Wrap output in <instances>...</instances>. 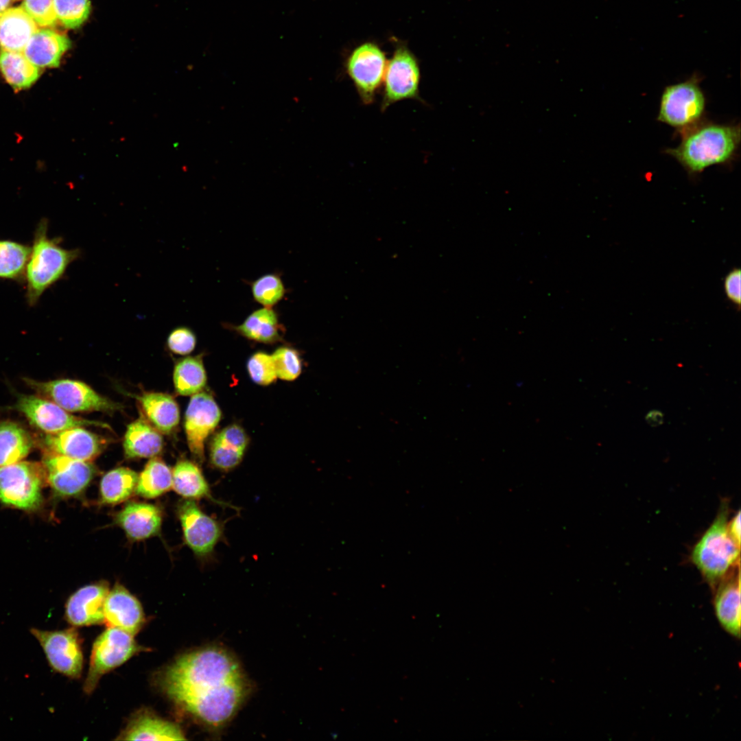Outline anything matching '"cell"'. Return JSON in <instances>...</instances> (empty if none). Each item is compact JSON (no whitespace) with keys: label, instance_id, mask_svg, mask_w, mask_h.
I'll use <instances>...</instances> for the list:
<instances>
[{"label":"cell","instance_id":"16","mask_svg":"<svg viewBox=\"0 0 741 741\" xmlns=\"http://www.w3.org/2000/svg\"><path fill=\"white\" fill-rule=\"evenodd\" d=\"M44 444L48 451L73 459L91 462L106 445L105 438L90 432L84 427H75L46 434Z\"/></svg>","mask_w":741,"mask_h":741},{"label":"cell","instance_id":"28","mask_svg":"<svg viewBox=\"0 0 741 741\" xmlns=\"http://www.w3.org/2000/svg\"><path fill=\"white\" fill-rule=\"evenodd\" d=\"M32 446V436L21 425L12 421L0 422V467L21 461Z\"/></svg>","mask_w":741,"mask_h":741},{"label":"cell","instance_id":"27","mask_svg":"<svg viewBox=\"0 0 741 741\" xmlns=\"http://www.w3.org/2000/svg\"><path fill=\"white\" fill-rule=\"evenodd\" d=\"M233 328L241 336L262 343H274L281 339V325L272 307H263L253 311L242 323Z\"/></svg>","mask_w":741,"mask_h":741},{"label":"cell","instance_id":"35","mask_svg":"<svg viewBox=\"0 0 741 741\" xmlns=\"http://www.w3.org/2000/svg\"><path fill=\"white\" fill-rule=\"evenodd\" d=\"M58 20L67 28L80 27L88 18L89 0H53Z\"/></svg>","mask_w":741,"mask_h":741},{"label":"cell","instance_id":"17","mask_svg":"<svg viewBox=\"0 0 741 741\" xmlns=\"http://www.w3.org/2000/svg\"><path fill=\"white\" fill-rule=\"evenodd\" d=\"M109 591V585L104 581L80 588L66 602L67 621L75 627L104 624V604Z\"/></svg>","mask_w":741,"mask_h":741},{"label":"cell","instance_id":"20","mask_svg":"<svg viewBox=\"0 0 741 741\" xmlns=\"http://www.w3.org/2000/svg\"><path fill=\"white\" fill-rule=\"evenodd\" d=\"M117 740H183L181 728L147 710L133 716Z\"/></svg>","mask_w":741,"mask_h":741},{"label":"cell","instance_id":"15","mask_svg":"<svg viewBox=\"0 0 741 741\" xmlns=\"http://www.w3.org/2000/svg\"><path fill=\"white\" fill-rule=\"evenodd\" d=\"M49 483L58 494L74 496L82 493L93 478L96 469L91 462L48 451L43 459Z\"/></svg>","mask_w":741,"mask_h":741},{"label":"cell","instance_id":"2","mask_svg":"<svg viewBox=\"0 0 741 741\" xmlns=\"http://www.w3.org/2000/svg\"><path fill=\"white\" fill-rule=\"evenodd\" d=\"M681 133L680 144L666 152L691 174L729 161L740 142L739 126L699 122Z\"/></svg>","mask_w":741,"mask_h":741},{"label":"cell","instance_id":"33","mask_svg":"<svg viewBox=\"0 0 741 741\" xmlns=\"http://www.w3.org/2000/svg\"><path fill=\"white\" fill-rule=\"evenodd\" d=\"M31 247L9 239H0V279L24 282Z\"/></svg>","mask_w":741,"mask_h":741},{"label":"cell","instance_id":"26","mask_svg":"<svg viewBox=\"0 0 741 741\" xmlns=\"http://www.w3.org/2000/svg\"><path fill=\"white\" fill-rule=\"evenodd\" d=\"M172 472V488L180 495L190 499L205 498L220 506L233 507L213 497L202 471L194 462L188 460H179Z\"/></svg>","mask_w":741,"mask_h":741},{"label":"cell","instance_id":"3","mask_svg":"<svg viewBox=\"0 0 741 741\" xmlns=\"http://www.w3.org/2000/svg\"><path fill=\"white\" fill-rule=\"evenodd\" d=\"M729 508L722 500L717 515L693 546L690 560L714 590L740 567V543L729 532Z\"/></svg>","mask_w":741,"mask_h":741},{"label":"cell","instance_id":"25","mask_svg":"<svg viewBox=\"0 0 741 741\" xmlns=\"http://www.w3.org/2000/svg\"><path fill=\"white\" fill-rule=\"evenodd\" d=\"M163 445L160 432L145 419H137L128 425L123 445L127 458L155 457L161 451Z\"/></svg>","mask_w":741,"mask_h":741},{"label":"cell","instance_id":"1","mask_svg":"<svg viewBox=\"0 0 741 741\" xmlns=\"http://www.w3.org/2000/svg\"><path fill=\"white\" fill-rule=\"evenodd\" d=\"M161 686L182 710L215 730L235 717L250 691L236 657L218 646L179 657L165 669Z\"/></svg>","mask_w":741,"mask_h":741},{"label":"cell","instance_id":"42","mask_svg":"<svg viewBox=\"0 0 741 741\" xmlns=\"http://www.w3.org/2000/svg\"><path fill=\"white\" fill-rule=\"evenodd\" d=\"M723 287L728 300L739 309L741 305V271L739 268L733 269L725 276Z\"/></svg>","mask_w":741,"mask_h":741},{"label":"cell","instance_id":"9","mask_svg":"<svg viewBox=\"0 0 741 741\" xmlns=\"http://www.w3.org/2000/svg\"><path fill=\"white\" fill-rule=\"evenodd\" d=\"M421 72L417 60L406 48L399 47L387 63L383 81L381 110L405 99L422 102L419 86Z\"/></svg>","mask_w":741,"mask_h":741},{"label":"cell","instance_id":"11","mask_svg":"<svg viewBox=\"0 0 741 741\" xmlns=\"http://www.w3.org/2000/svg\"><path fill=\"white\" fill-rule=\"evenodd\" d=\"M41 483L35 463L19 461L0 467V501L20 509L34 508L41 501Z\"/></svg>","mask_w":741,"mask_h":741},{"label":"cell","instance_id":"31","mask_svg":"<svg viewBox=\"0 0 741 741\" xmlns=\"http://www.w3.org/2000/svg\"><path fill=\"white\" fill-rule=\"evenodd\" d=\"M172 486V472L159 458L153 457L139 475L135 493L145 498H155Z\"/></svg>","mask_w":741,"mask_h":741},{"label":"cell","instance_id":"5","mask_svg":"<svg viewBox=\"0 0 741 741\" xmlns=\"http://www.w3.org/2000/svg\"><path fill=\"white\" fill-rule=\"evenodd\" d=\"M705 109V95L699 78L665 87L661 96L658 121L682 132L700 122Z\"/></svg>","mask_w":741,"mask_h":741},{"label":"cell","instance_id":"8","mask_svg":"<svg viewBox=\"0 0 741 741\" xmlns=\"http://www.w3.org/2000/svg\"><path fill=\"white\" fill-rule=\"evenodd\" d=\"M384 53L367 43L356 47L347 58L346 72L363 104H372L383 84L387 66Z\"/></svg>","mask_w":741,"mask_h":741},{"label":"cell","instance_id":"12","mask_svg":"<svg viewBox=\"0 0 741 741\" xmlns=\"http://www.w3.org/2000/svg\"><path fill=\"white\" fill-rule=\"evenodd\" d=\"M178 515L188 547L199 558L211 557L216 545L224 539V524L206 514L190 499L180 503Z\"/></svg>","mask_w":741,"mask_h":741},{"label":"cell","instance_id":"18","mask_svg":"<svg viewBox=\"0 0 741 741\" xmlns=\"http://www.w3.org/2000/svg\"><path fill=\"white\" fill-rule=\"evenodd\" d=\"M145 622L139 601L124 586L116 584L109 591L105 601L104 624L108 628H117L134 636Z\"/></svg>","mask_w":741,"mask_h":741},{"label":"cell","instance_id":"23","mask_svg":"<svg viewBox=\"0 0 741 741\" xmlns=\"http://www.w3.org/2000/svg\"><path fill=\"white\" fill-rule=\"evenodd\" d=\"M37 24L21 7L8 8L0 14V46L3 50L23 52Z\"/></svg>","mask_w":741,"mask_h":741},{"label":"cell","instance_id":"36","mask_svg":"<svg viewBox=\"0 0 741 741\" xmlns=\"http://www.w3.org/2000/svg\"><path fill=\"white\" fill-rule=\"evenodd\" d=\"M277 377L286 381L296 379L301 373V360L298 352L290 347L278 348L272 355Z\"/></svg>","mask_w":741,"mask_h":741},{"label":"cell","instance_id":"40","mask_svg":"<svg viewBox=\"0 0 741 741\" xmlns=\"http://www.w3.org/2000/svg\"><path fill=\"white\" fill-rule=\"evenodd\" d=\"M167 343L172 352L179 355H186L194 349L196 338L190 329L181 327L174 329L169 333Z\"/></svg>","mask_w":741,"mask_h":741},{"label":"cell","instance_id":"45","mask_svg":"<svg viewBox=\"0 0 741 741\" xmlns=\"http://www.w3.org/2000/svg\"><path fill=\"white\" fill-rule=\"evenodd\" d=\"M11 2V0H0V14L5 11Z\"/></svg>","mask_w":741,"mask_h":741},{"label":"cell","instance_id":"19","mask_svg":"<svg viewBox=\"0 0 741 741\" xmlns=\"http://www.w3.org/2000/svg\"><path fill=\"white\" fill-rule=\"evenodd\" d=\"M714 609L720 625L731 635L740 637V567L722 580L714 589Z\"/></svg>","mask_w":741,"mask_h":741},{"label":"cell","instance_id":"34","mask_svg":"<svg viewBox=\"0 0 741 741\" xmlns=\"http://www.w3.org/2000/svg\"><path fill=\"white\" fill-rule=\"evenodd\" d=\"M255 301L265 307H273L281 301L287 292L279 273L263 274L250 283Z\"/></svg>","mask_w":741,"mask_h":741},{"label":"cell","instance_id":"38","mask_svg":"<svg viewBox=\"0 0 741 741\" xmlns=\"http://www.w3.org/2000/svg\"><path fill=\"white\" fill-rule=\"evenodd\" d=\"M244 453L213 438L210 447V461L216 469L228 471L239 464Z\"/></svg>","mask_w":741,"mask_h":741},{"label":"cell","instance_id":"13","mask_svg":"<svg viewBox=\"0 0 741 741\" xmlns=\"http://www.w3.org/2000/svg\"><path fill=\"white\" fill-rule=\"evenodd\" d=\"M14 407L32 425L46 434L75 427L94 426L110 429L105 423L72 415L52 401L40 395H21Z\"/></svg>","mask_w":741,"mask_h":741},{"label":"cell","instance_id":"14","mask_svg":"<svg viewBox=\"0 0 741 741\" xmlns=\"http://www.w3.org/2000/svg\"><path fill=\"white\" fill-rule=\"evenodd\" d=\"M221 419V411L214 399L207 392L192 395L184 421L187 442L191 454L200 461L204 458V443Z\"/></svg>","mask_w":741,"mask_h":741},{"label":"cell","instance_id":"7","mask_svg":"<svg viewBox=\"0 0 741 741\" xmlns=\"http://www.w3.org/2000/svg\"><path fill=\"white\" fill-rule=\"evenodd\" d=\"M26 383L38 395L48 399L69 412L91 411L113 412L121 405L98 394L85 383L60 379L38 381L26 379Z\"/></svg>","mask_w":741,"mask_h":741},{"label":"cell","instance_id":"30","mask_svg":"<svg viewBox=\"0 0 741 741\" xmlns=\"http://www.w3.org/2000/svg\"><path fill=\"white\" fill-rule=\"evenodd\" d=\"M138 477L135 471L126 467L107 472L100 482L102 502L117 504L128 499L135 492Z\"/></svg>","mask_w":741,"mask_h":741},{"label":"cell","instance_id":"41","mask_svg":"<svg viewBox=\"0 0 741 741\" xmlns=\"http://www.w3.org/2000/svg\"><path fill=\"white\" fill-rule=\"evenodd\" d=\"M214 438L221 443L244 453L249 440L244 430L236 424L224 427Z\"/></svg>","mask_w":741,"mask_h":741},{"label":"cell","instance_id":"32","mask_svg":"<svg viewBox=\"0 0 741 741\" xmlns=\"http://www.w3.org/2000/svg\"><path fill=\"white\" fill-rule=\"evenodd\" d=\"M173 381L176 392L183 396L193 395L205 386L206 371L200 357H187L175 366Z\"/></svg>","mask_w":741,"mask_h":741},{"label":"cell","instance_id":"44","mask_svg":"<svg viewBox=\"0 0 741 741\" xmlns=\"http://www.w3.org/2000/svg\"><path fill=\"white\" fill-rule=\"evenodd\" d=\"M645 419L650 426H659L663 422V414L659 410H651L646 414Z\"/></svg>","mask_w":741,"mask_h":741},{"label":"cell","instance_id":"6","mask_svg":"<svg viewBox=\"0 0 741 741\" xmlns=\"http://www.w3.org/2000/svg\"><path fill=\"white\" fill-rule=\"evenodd\" d=\"M143 650L148 649L139 646L131 634L117 628H108L93 644L84 691L91 694L104 674Z\"/></svg>","mask_w":741,"mask_h":741},{"label":"cell","instance_id":"10","mask_svg":"<svg viewBox=\"0 0 741 741\" xmlns=\"http://www.w3.org/2000/svg\"><path fill=\"white\" fill-rule=\"evenodd\" d=\"M30 633L39 642L54 670L69 678L80 677L84 658L81 639L75 626L60 631L32 628Z\"/></svg>","mask_w":741,"mask_h":741},{"label":"cell","instance_id":"37","mask_svg":"<svg viewBox=\"0 0 741 741\" xmlns=\"http://www.w3.org/2000/svg\"><path fill=\"white\" fill-rule=\"evenodd\" d=\"M247 369L252 380L259 385H269L277 378L272 356L263 352H257L250 357Z\"/></svg>","mask_w":741,"mask_h":741},{"label":"cell","instance_id":"4","mask_svg":"<svg viewBox=\"0 0 741 741\" xmlns=\"http://www.w3.org/2000/svg\"><path fill=\"white\" fill-rule=\"evenodd\" d=\"M47 231L48 220H40L25 266V297L30 307L38 303L43 294L64 277L69 266L80 255L78 249L61 246L60 238L49 237Z\"/></svg>","mask_w":741,"mask_h":741},{"label":"cell","instance_id":"39","mask_svg":"<svg viewBox=\"0 0 741 741\" xmlns=\"http://www.w3.org/2000/svg\"><path fill=\"white\" fill-rule=\"evenodd\" d=\"M21 7L40 27H52L57 23L53 0H23Z\"/></svg>","mask_w":741,"mask_h":741},{"label":"cell","instance_id":"24","mask_svg":"<svg viewBox=\"0 0 741 741\" xmlns=\"http://www.w3.org/2000/svg\"><path fill=\"white\" fill-rule=\"evenodd\" d=\"M148 422L163 434H169L180 420L178 405L174 399L165 393L147 392L136 396Z\"/></svg>","mask_w":741,"mask_h":741},{"label":"cell","instance_id":"22","mask_svg":"<svg viewBox=\"0 0 741 741\" xmlns=\"http://www.w3.org/2000/svg\"><path fill=\"white\" fill-rule=\"evenodd\" d=\"M71 44L65 35L51 30H38L27 42L23 53L38 67H56Z\"/></svg>","mask_w":741,"mask_h":741},{"label":"cell","instance_id":"21","mask_svg":"<svg viewBox=\"0 0 741 741\" xmlns=\"http://www.w3.org/2000/svg\"><path fill=\"white\" fill-rule=\"evenodd\" d=\"M115 521L127 536L135 541L156 535L161 526L162 514L155 505L132 502L127 504L117 515Z\"/></svg>","mask_w":741,"mask_h":741},{"label":"cell","instance_id":"43","mask_svg":"<svg viewBox=\"0 0 741 741\" xmlns=\"http://www.w3.org/2000/svg\"><path fill=\"white\" fill-rule=\"evenodd\" d=\"M729 530L733 538L740 543V512L738 513L729 520Z\"/></svg>","mask_w":741,"mask_h":741},{"label":"cell","instance_id":"29","mask_svg":"<svg viewBox=\"0 0 741 741\" xmlns=\"http://www.w3.org/2000/svg\"><path fill=\"white\" fill-rule=\"evenodd\" d=\"M0 71L16 91L30 87L39 77L38 67L21 51H1Z\"/></svg>","mask_w":741,"mask_h":741}]
</instances>
